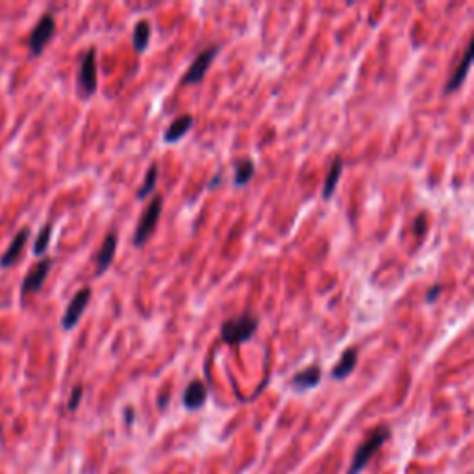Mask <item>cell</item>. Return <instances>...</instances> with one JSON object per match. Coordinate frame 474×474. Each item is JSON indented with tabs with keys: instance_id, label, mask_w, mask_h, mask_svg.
<instances>
[{
	"instance_id": "6da1fadb",
	"label": "cell",
	"mask_w": 474,
	"mask_h": 474,
	"mask_svg": "<svg viewBox=\"0 0 474 474\" xmlns=\"http://www.w3.org/2000/svg\"><path fill=\"white\" fill-rule=\"evenodd\" d=\"M258 317L252 313H243L239 317L228 319L221 324V338L228 345H241L252 338L258 330Z\"/></svg>"
},
{
	"instance_id": "7a4b0ae2",
	"label": "cell",
	"mask_w": 474,
	"mask_h": 474,
	"mask_svg": "<svg viewBox=\"0 0 474 474\" xmlns=\"http://www.w3.org/2000/svg\"><path fill=\"white\" fill-rule=\"evenodd\" d=\"M389 436H391V430L387 426L376 428L375 432L367 437L365 443L360 445V448L356 451L352 463H350V469H348V474L362 473V470L365 469V465L369 463V460H371L372 456L376 454V451H378V448H380V446L384 445L387 439H389Z\"/></svg>"
},
{
	"instance_id": "3957f363",
	"label": "cell",
	"mask_w": 474,
	"mask_h": 474,
	"mask_svg": "<svg viewBox=\"0 0 474 474\" xmlns=\"http://www.w3.org/2000/svg\"><path fill=\"white\" fill-rule=\"evenodd\" d=\"M161 212H163V197H161V195H156V197L151 200V204H149V208L145 210V213L141 215V221L137 225L131 243L136 244V247H143L146 241L151 239L152 232L156 230V225L160 221Z\"/></svg>"
},
{
	"instance_id": "277c9868",
	"label": "cell",
	"mask_w": 474,
	"mask_h": 474,
	"mask_svg": "<svg viewBox=\"0 0 474 474\" xmlns=\"http://www.w3.org/2000/svg\"><path fill=\"white\" fill-rule=\"evenodd\" d=\"M54 32H56V19H54L52 14H45L41 19L38 21V24L33 26L32 33H30L28 47L33 56H39V54L45 50V47H47V43L52 39Z\"/></svg>"
},
{
	"instance_id": "5b68a950",
	"label": "cell",
	"mask_w": 474,
	"mask_h": 474,
	"mask_svg": "<svg viewBox=\"0 0 474 474\" xmlns=\"http://www.w3.org/2000/svg\"><path fill=\"white\" fill-rule=\"evenodd\" d=\"M219 50H221V47L219 45H213V47H208L204 48V50L198 54L195 60H193V63L189 65V69L185 71V75H183L182 78V84H198V82L204 80V76H206L208 69L212 67L213 60H215V56L219 54Z\"/></svg>"
},
{
	"instance_id": "8992f818",
	"label": "cell",
	"mask_w": 474,
	"mask_h": 474,
	"mask_svg": "<svg viewBox=\"0 0 474 474\" xmlns=\"http://www.w3.org/2000/svg\"><path fill=\"white\" fill-rule=\"evenodd\" d=\"M91 301V287H82L80 291L76 293L71 298V302L67 304V310L61 317V326L65 330H72L76 324L80 323L82 315H84L85 308Z\"/></svg>"
},
{
	"instance_id": "52a82bcc",
	"label": "cell",
	"mask_w": 474,
	"mask_h": 474,
	"mask_svg": "<svg viewBox=\"0 0 474 474\" xmlns=\"http://www.w3.org/2000/svg\"><path fill=\"white\" fill-rule=\"evenodd\" d=\"M78 85L84 97H91L97 91V50L93 47L85 52L82 58Z\"/></svg>"
},
{
	"instance_id": "ba28073f",
	"label": "cell",
	"mask_w": 474,
	"mask_h": 474,
	"mask_svg": "<svg viewBox=\"0 0 474 474\" xmlns=\"http://www.w3.org/2000/svg\"><path fill=\"white\" fill-rule=\"evenodd\" d=\"M50 267H52L50 258H45L39 263H36V265L30 269V273L24 276L23 286H21V295H30V293L39 291L43 287V284H45V280H47L48 273H50Z\"/></svg>"
},
{
	"instance_id": "9c48e42d",
	"label": "cell",
	"mask_w": 474,
	"mask_h": 474,
	"mask_svg": "<svg viewBox=\"0 0 474 474\" xmlns=\"http://www.w3.org/2000/svg\"><path fill=\"white\" fill-rule=\"evenodd\" d=\"M473 48H474V39H470L469 45H467V50H465V56L461 58L460 65L456 67L454 72H452V76L448 78V82H446L445 93H454V91L460 90L461 84L465 82V78H467V72H469L470 63H473Z\"/></svg>"
},
{
	"instance_id": "30bf717a",
	"label": "cell",
	"mask_w": 474,
	"mask_h": 474,
	"mask_svg": "<svg viewBox=\"0 0 474 474\" xmlns=\"http://www.w3.org/2000/svg\"><path fill=\"white\" fill-rule=\"evenodd\" d=\"M28 239H30V228H23V230L17 232V235L11 239L10 247L6 249V252L2 254V258H0V267H11V265H15V263L19 262L21 254H23Z\"/></svg>"
},
{
	"instance_id": "8fae6325",
	"label": "cell",
	"mask_w": 474,
	"mask_h": 474,
	"mask_svg": "<svg viewBox=\"0 0 474 474\" xmlns=\"http://www.w3.org/2000/svg\"><path fill=\"white\" fill-rule=\"evenodd\" d=\"M117 243L119 237L115 232H109V234L104 237L99 252H97V274H102L108 271L113 258H115V252H117Z\"/></svg>"
},
{
	"instance_id": "7c38bea8",
	"label": "cell",
	"mask_w": 474,
	"mask_h": 474,
	"mask_svg": "<svg viewBox=\"0 0 474 474\" xmlns=\"http://www.w3.org/2000/svg\"><path fill=\"white\" fill-rule=\"evenodd\" d=\"M321 378H323V371H321V367L310 365L293 376L291 385L295 387V389L306 391V389H311V387H315V385H319Z\"/></svg>"
},
{
	"instance_id": "4fadbf2b",
	"label": "cell",
	"mask_w": 474,
	"mask_h": 474,
	"mask_svg": "<svg viewBox=\"0 0 474 474\" xmlns=\"http://www.w3.org/2000/svg\"><path fill=\"white\" fill-rule=\"evenodd\" d=\"M208 389L200 380H193L183 391V406L188 409H198L206 404Z\"/></svg>"
},
{
	"instance_id": "5bb4252c",
	"label": "cell",
	"mask_w": 474,
	"mask_h": 474,
	"mask_svg": "<svg viewBox=\"0 0 474 474\" xmlns=\"http://www.w3.org/2000/svg\"><path fill=\"white\" fill-rule=\"evenodd\" d=\"M357 363V350L356 348H347L335 365L332 369V378L333 380H343L347 376L352 375V371L356 369Z\"/></svg>"
},
{
	"instance_id": "9a60e30c",
	"label": "cell",
	"mask_w": 474,
	"mask_h": 474,
	"mask_svg": "<svg viewBox=\"0 0 474 474\" xmlns=\"http://www.w3.org/2000/svg\"><path fill=\"white\" fill-rule=\"evenodd\" d=\"M195 124V119H193V115H182V117H176L173 122L169 124V128L165 130V143H176L178 139H182L185 134H188L189 130H191V126Z\"/></svg>"
},
{
	"instance_id": "2e32d148",
	"label": "cell",
	"mask_w": 474,
	"mask_h": 474,
	"mask_svg": "<svg viewBox=\"0 0 474 474\" xmlns=\"http://www.w3.org/2000/svg\"><path fill=\"white\" fill-rule=\"evenodd\" d=\"M341 173H343V160H341V156H338L335 160H333L332 167H330L328 174H326V180H324L323 185V197L330 198L338 188V182L341 178Z\"/></svg>"
},
{
	"instance_id": "e0dca14e",
	"label": "cell",
	"mask_w": 474,
	"mask_h": 474,
	"mask_svg": "<svg viewBox=\"0 0 474 474\" xmlns=\"http://www.w3.org/2000/svg\"><path fill=\"white\" fill-rule=\"evenodd\" d=\"M151 33L152 26L149 21H139L134 28V36H131V43H134V48L137 52H145L149 47V41H151Z\"/></svg>"
},
{
	"instance_id": "ac0fdd59",
	"label": "cell",
	"mask_w": 474,
	"mask_h": 474,
	"mask_svg": "<svg viewBox=\"0 0 474 474\" xmlns=\"http://www.w3.org/2000/svg\"><path fill=\"white\" fill-rule=\"evenodd\" d=\"M254 161L244 158V160L237 161L235 163V173H234V183L235 185H247V183L252 180L254 176Z\"/></svg>"
},
{
	"instance_id": "d6986e66",
	"label": "cell",
	"mask_w": 474,
	"mask_h": 474,
	"mask_svg": "<svg viewBox=\"0 0 474 474\" xmlns=\"http://www.w3.org/2000/svg\"><path fill=\"white\" fill-rule=\"evenodd\" d=\"M156 182H158V165L152 163L151 167H149V171H146V174H145V182H143V185L139 188V191H137V198H139V200H143V198L149 197V195L154 191Z\"/></svg>"
},
{
	"instance_id": "ffe728a7",
	"label": "cell",
	"mask_w": 474,
	"mask_h": 474,
	"mask_svg": "<svg viewBox=\"0 0 474 474\" xmlns=\"http://www.w3.org/2000/svg\"><path fill=\"white\" fill-rule=\"evenodd\" d=\"M50 239H52V222H47V225L43 226L41 230H39L38 237H36V243H33V254H36V256H43V254L48 250Z\"/></svg>"
},
{
	"instance_id": "44dd1931",
	"label": "cell",
	"mask_w": 474,
	"mask_h": 474,
	"mask_svg": "<svg viewBox=\"0 0 474 474\" xmlns=\"http://www.w3.org/2000/svg\"><path fill=\"white\" fill-rule=\"evenodd\" d=\"M82 397H84V387H82V385H76L75 389H72L71 397H69V404H67L71 411L78 409V406H80L82 402Z\"/></svg>"
},
{
	"instance_id": "7402d4cb",
	"label": "cell",
	"mask_w": 474,
	"mask_h": 474,
	"mask_svg": "<svg viewBox=\"0 0 474 474\" xmlns=\"http://www.w3.org/2000/svg\"><path fill=\"white\" fill-rule=\"evenodd\" d=\"M426 226H428L426 215H424V213H421V215L417 217V221H415V225H414L415 235H423L424 232H426Z\"/></svg>"
},
{
	"instance_id": "603a6c76",
	"label": "cell",
	"mask_w": 474,
	"mask_h": 474,
	"mask_svg": "<svg viewBox=\"0 0 474 474\" xmlns=\"http://www.w3.org/2000/svg\"><path fill=\"white\" fill-rule=\"evenodd\" d=\"M443 293V286L441 284H436V286H432L430 289H428L426 293V302H436L437 296L441 295Z\"/></svg>"
},
{
	"instance_id": "cb8c5ba5",
	"label": "cell",
	"mask_w": 474,
	"mask_h": 474,
	"mask_svg": "<svg viewBox=\"0 0 474 474\" xmlns=\"http://www.w3.org/2000/svg\"><path fill=\"white\" fill-rule=\"evenodd\" d=\"M126 421H128V423L131 421V409H126Z\"/></svg>"
}]
</instances>
